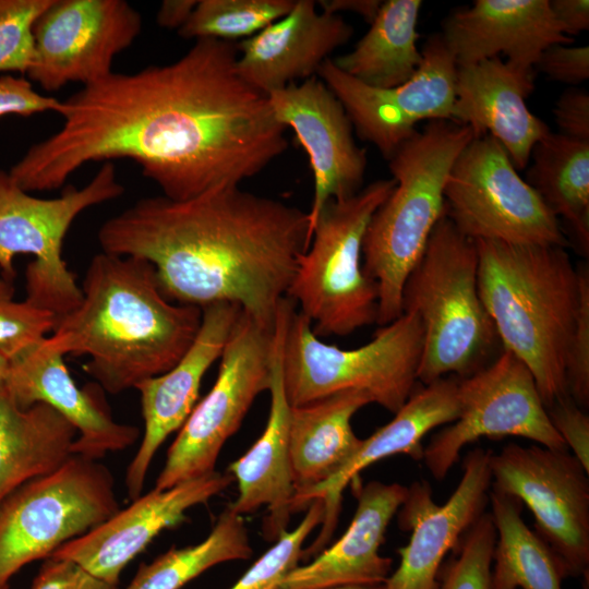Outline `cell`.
<instances>
[{
  "label": "cell",
  "mask_w": 589,
  "mask_h": 589,
  "mask_svg": "<svg viewBox=\"0 0 589 589\" xmlns=\"http://www.w3.org/2000/svg\"><path fill=\"white\" fill-rule=\"evenodd\" d=\"M76 429L52 407H20L0 385V504L24 483L47 474L73 454Z\"/></svg>",
  "instance_id": "f1b7e54d"
},
{
  "label": "cell",
  "mask_w": 589,
  "mask_h": 589,
  "mask_svg": "<svg viewBox=\"0 0 589 589\" xmlns=\"http://www.w3.org/2000/svg\"><path fill=\"white\" fill-rule=\"evenodd\" d=\"M530 160L527 182L588 253L589 141L550 131L533 146Z\"/></svg>",
  "instance_id": "4dcf8cb0"
},
{
  "label": "cell",
  "mask_w": 589,
  "mask_h": 589,
  "mask_svg": "<svg viewBox=\"0 0 589 589\" xmlns=\"http://www.w3.org/2000/svg\"><path fill=\"white\" fill-rule=\"evenodd\" d=\"M533 68L551 80L578 85L589 77V46L552 45L541 52Z\"/></svg>",
  "instance_id": "60d3db41"
},
{
  "label": "cell",
  "mask_w": 589,
  "mask_h": 589,
  "mask_svg": "<svg viewBox=\"0 0 589 589\" xmlns=\"http://www.w3.org/2000/svg\"><path fill=\"white\" fill-rule=\"evenodd\" d=\"M421 0H387L369 31L345 55L332 58L346 74L373 87L389 88L410 80L423 57L417 46Z\"/></svg>",
  "instance_id": "f546056e"
},
{
  "label": "cell",
  "mask_w": 589,
  "mask_h": 589,
  "mask_svg": "<svg viewBox=\"0 0 589 589\" xmlns=\"http://www.w3.org/2000/svg\"><path fill=\"white\" fill-rule=\"evenodd\" d=\"M31 589H119L69 560L47 557Z\"/></svg>",
  "instance_id": "7bdbcfd3"
},
{
  "label": "cell",
  "mask_w": 589,
  "mask_h": 589,
  "mask_svg": "<svg viewBox=\"0 0 589 589\" xmlns=\"http://www.w3.org/2000/svg\"><path fill=\"white\" fill-rule=\"evenodd\" d=\"M321 11L339 14L340 12H353L362 16L369 24L374 20L382 4L380 0H320L316 2Z\"/></svg>",
  "instance_id": "7dc6e473"
},
{
  "label": "cell",
  "mask_w": 589,
  "mask_h": 589,
  "mask_svg": "<svg viewBox=\"0 0 589 589\" xmlns=\"http://www.w3.org/2000/svg\"><path fill=\"white\" fill-rule=\"evenodd\" d=\"M441 36L457 65L504 55L510 63L533 69L545 48L574 44L549 0H476L445 20Z\"/></svg>",
  "instance_id": "484cf974"
},
{
  "label": "cell",
  "mask_w": 589,
  "mask_h": 589,
  "mask_svg": "<svg viewBox=\"0 0 589 589\" xmlns=\"http://www.w3.org/2000/svg\"><path fill=\"white\" fill-rule=\"evenodd\" d=\"M460 540L458 554L446 565L436 589H492L496 530L491 513H482Z\"/></svg>",
  "instance_id": "d590c367"
},
{
  "label": "cell",
  "mask_w": 589,
  "mask_h": 589,
  "mask_svg": "<svg viewBox=\"0 0 589 589\" xmlns=\"http://www.w3.org/2000/svg\"><path fill=\"white\" fill-rule=\"evenodd\" d=\"M458 418L423 448L422 459L436 480L446 477L464 446L480 437L519 436L568 449L551 423L532 373L508 350L458 381Z\"/></svg>",
  "instance_id": "5bb4252c"
},
{
  "label": "cell",
  "mask_w": 589,
  "mask_h": 589,
  "mask_svg": "<svg viewBox=\"0 0 589 589\" xmlns=\"http://www.w3.org/2000/svg\"><path fill=\"white\" fill-rule=\"evenodd\" d=\"M580 301L566 369L569 397L581 409L589 405V273L579 267Z\"/></svg>",
  "instance_id": "f35d334b"
},
{
  "label": "cell",
  "mask_w": 589,
  "mask_h": 589,
  "mask_svg": "<svg viewBox=\"0 0 589 589\" xmlns=\"http://www.w3.org/2000/svg\"><path fill=\"white\" fill-rule=\"evenodd\" d=\"M458 381L443 377L413 390L393 420L362 440L356 455L333 478L292 501V512L308 508L315 498L325 504V516L315 541L303 550L302 557L314 556L325 549L337 525L342 492L357 481L362 470L397 454L413 459L423 457L422 438L432 429L454 422L459 416Z\"/></svg>",
  "instance_id": "603a6c76"
},
{
  "label": "cell",
  "mask_w": 589,
  "mask_h": 589,
  "mask_svg": "<svg viewBox=\"0 0 589 589\" xmlns=\"http://www.w3.org/2000/svg\"><path fill=\"white\" fill-rule=\"evenodd\" d=\"M474 131L450 120H433L387 159L396 184L372 216L362 245L365 274L378 289L381 326L402 314L405 281L444 215V189Z\"/></svg>",
  "instance_id": "5b68a950"
},
{
  "label": "cell",
  "mask_w": 589,
  "mask_h": 589,
  "mask_svg": "<svg viewBox=\"0 0 589 589\" xmlns=\"http://www.w3.org/2000/svg\"><path fill=\"white\" fill-rule=\"evenodd\" d=\"M395 184L393 178L376 180L347 199L329 200L320 212L287 292L317 337L347 336L376 323L378 289L363 269L362 245Z\"/></svg>",
  "instance_id": "52a82bcc"
},
{
  "label": "cell",
  "mask_w": 589,
  "mask_h": 589,
  "mask_svg": "<svg viewBox=\"0 0 589 589\" xmlns=\"http://www.w3.org/2000/svg\"><path fill=\"white\" fill-rule=\"evenodd\" d=\"M424 330L419 316L404 312L356 349H340L321 340L310 320L292 312L283 346V383L292 407L332 394L357 389L396 413L418 382Z\"/></svg>",
  "instance_id": "ba28073f"
},
{
  "label": "cell",
  "mask_w": 589,
  "mask_h": 589,
  "mask_svg": "<svg viewBox=\"0 0 589 589\" xmlns=\"http://www.w3.org/2000/svg\"><path fill=\"white\" fill-rule=\"evenodd\" d=\"M356 488L357 508L345 533L309 564L291 569L279 589L385 584L393 561L382 556L378 550L392 518L406 500L408 488L380 481Z\"/></svg>",
  "instance_id": "4316f807"
},
{
  "label": "cell",
  "mask_w": 589,
  "mask_h": 589,
  "mask_svg": "<svg viewBox=\"0 0 589 589\" xmlns=\"http://www.w3.org/2000/svg\"><path fill=\"white\" fill-rule=\"evenodd\" d=\"M478 261L476 241L444 212L402 289V313L417 314L424 330L417 372L424 385L470 376L498 338L479 293Z\"/></svg>",
  "instance_id": "8992f818"
},
{
  "label": "cell",
  "mask_w": 589,
  "mask_h": 589,
  "mask_svg": "<svg viewBox=\"0 0 589 589\" xmlns=\"http://www.w3.org/2000/svg\"><path fill=\"white\" fill-rule=\"evenodd\" d=\"M9 368H10V361L0 354V385L3 384L7 377Z\"/></svg>",
  "instance_id": "c3c4849f"
},
{
  "label": "cell",
  "mask_w": 589,
  "mask_h": 589,
  "mask_svg": "<svg viewBox=\"0 0 589 589\" xmlns=\"http://www.w3.org/2000/svg\"><path fill=\"white\" fill-rule=\"evenodd\" d=\"M491 490L526 504L537 533L554 552L564 578L589 569L588 472L568 450L509 443L491 455Z\"/></svg>",
  "instance_id": "4fadbf2b"
},
{
  "label": "cell",
  "mask_w": 589,
  "mask_h": 589,
  "mask_svg": "<svg viewBox=\"0 0 589 589\" xmlns=\"http://www.w3.org/2000/svg\"><path fill=\"white\" fill-rule=\"evenodd\" d=\"M492 453L478 447L466 455L460 481L442 505L434 503L428 482L416 481L408 488L398 522L402 530H411V537L397 550L399 565L383 589L437 588L443 560L489 504Z\"/></svg>",
  "instance_id": "e0dca14e"
},
{
  "label": "cell",
  "mask_w": 589,
  "mask_h": 589,
  "mask_svg": "<svg viewBox=\"0 0 589 589\" xmlns=\"http://www.w3.org/2000/svg\"><path fill=\"white\" fill-rule=\"evenodd\" d=\"M422 63L413 76L395 87L369 86L340 71L332 58L317 76L337 97L358 135L388 159L423 120L453 121L457 63L441 34L422 48Z\"/></svg>",
  "instance_id": "9a60e30c"
},
{
  "label": "cell",
  "mask_w": 589,
  "mask_h": 589,
  "mask_svg": "<svg viewBox=\"0 0 589 589\" xmlns=\"http://www.w3.org/2000/svg\"><path fill=\"white\" fill-rule=\"evenodd\" d=\"M97 238L105 253L149 262L170 301L237 304L269 329L310 244L308 213L237 184L184 201L143 197Z\"/></svg>",
  "instance_id": "7a4b0ae2"
},
{
  "label": "cell",
  "mask_w": 589,
  "mask_h": 589,
  "mask_svg": "<svg viewBox=\"0 0 589 589\" xmlns=\"http://www.w3.org/2000/svg\"><path fill=\"white\" fill-rule=\"evenodd\" d=\"M352 34L340 14L318 10L314 0H296L285 16L237 44V70L249 85L268 95L316 76Z\"/></svg>",
  "instance_id": "cb8c5ba5"
},
{
  "label": "cell",
  "mask_w": 589,
  "mask_h": 589,
  "mask_svg": "<svg viewBox=\"0 0 589 589\" xmlns=\"http://www.w3.org/2000/svg\"><path fill=\"white\" fill-rule=\"evenodd\" d=\"M232 481L228 471H214L166 490L154 489L50 556L72 561L97 578L119 585L123 568L160 531L185 521L190 508L207 503Z\"/></svg>",
  "instance_id": "d6986e66"
},
{
  "label": "cell",
  "mask_w": 589,
  "mask_h": 589,
  "mask_svg": "<svg viewBox=\"0 0 589 589\" xmlns=\"http://www.w3.org/2000/svg\"><path fill=\"white\" fill-rule=\"evenodd\" d=\"M552 425L589 473V417L568 396L546 408Z\"/></svg>",
  "instance_id": "ab89813d"
},
{
  "label": "cell",
  "mask_w": 589,
  "mask_h": 589,
  "mask_svg": "<svg viewBox=\"0 0 589 589\" xmlns=\"http://www.w3.org/2000/svg\"><path fill=\"white\" fill-rule=\"evenodd\" d=\"M47 337L10 362L2 384L10 396L22 408L44 402L63 416L77 431L72 454L98 460L132 446L139 428L115 421L95 384L77 387Z\"/></svg>",
  "instance_id": "7402d4cb"
},
{
  "label": "cell",
  "mask_w": 589,
  "mask_h": 589,
  "mask_svg": "<svg viewBox=\"0 0 589 589\" xmlns=\"http://www.w3.org/2000/svg\"><path fill=\"white\" fill-rule=\"evenodd\" d=\"M142 32V16L124 0H52L33 26L31 82L47 92L83 86L112 71L118 53Z\"/></svg>",
  "instance_id": "2e32d148"
},
{
  "label": "cell",
  "mask_w": 589,
  "mask_h": 589,
  "mask_svg": "<svg viewBox=\"0 0 589 589\" xmlns=\"http://www.w3.org/2000/svg\"><path fill=\"white\" fill-rule=\"evenodd\" d=\"M326 589H383L382 586H338Z\"/></svg>",
  "instance_id": "681fc988"
},
{
  "label": "cell",
  "mask_w": 589,
  "mask_h": 589,
  "mask_svg": "<svg viewBox=\"0 0 589 589\" xmlns=\"http://www.w3.org/2000/svg\"><path fill=\"white\" fill-rule=\"evenodd\" d=\"M489 503L496 530L492 589H562L560 563L548 543L524 521L521 502L490 490Z\"/></svg>",
  "instance_id": "1f68e13d"
},
{
  "label": "cell",
  "mask_w": 589,
  "mask_h": 589,
  "mask_svg": "<svg viewBox=\"0 0 589 589\" xmlns=\"http://www.w3.org/2000/svg\"><path fill=\"white\" fill-rule=\"evenodd\" d=\"M81 290V303L57 318L47 341L62 356H88L83 370L110 394L170 370L201 326L202 309L170 301L154 266L139 257L101 251Z\"/></svg>",
  "instance_id": "3957f363"
},
{
  "label": "cell",
  "mask_w": 589,
  "mask_h": 589,
  "mask_svg": "<svg viewBox=\"0 0 589 589\" xmlns=\"http://www.w3.org/2000/svg\"><path fill=\"white\" fill-rule=\"evenodd\" d=\"M550 8L563 26L565 34L573 38L589 28L588 0H551Z\"/></svg>",
  "instance_id": "f6af8a7d"
},
{
  "label": "cell",
  "mask_w": 589,
  "mask_h": 589,
  "mask_svg": "<svg viewBox=\"0 0 589 589\" xmlns=\"http://www.w3.org/2000/svg\"><path fill=\"white\" fill-rule=\"evenodd\" d=\"M238 55L233 41L201 38L171 63L83 86L61 100L60 129L9 175L26 192L52 191L88 163L127 158L175 201L240 185L289 143L267 95L240 76Z\"/></svg>",
  "instance_id": "6da1fadb"
},
{
  "label": "cell",
  "mask_w": 589,
  "mask_h": 589,
  "mask_svg": "<svg viewBox=\"0 0 589 589\" xmlns=\"http://www.w3.org/2000/svg\"><path fill=\"white\" fill-rule=\"evenodd\" d=\"M277 121L291 128L305 149L314 179L309 239L325 203L361 190L365 151L353 139L352 123L342 105L316 75L267 95Z\"/></svg>",
  "instance_id": "ac0fdd59"
},
{
  "label": "cell",
  "mask_w": 589,
  "mask_h": 589,
  "mask_svg": "<svg viewBox=\"0 0 589 589\" xmlns=\"http://www.w3.org/2000/svg\"><path fill=\"white\" fill-rule=\"evenodd\" d=\"M357 389L341 390L306 405L292 407L289 422V455L294 497L338 473L362 444L351 419L371 404Z\"/></svg>",
  "instance_id": "83f0119b"
},
{
  "label": "cell",
  "mask_w": 589,
  "mask_h": 589,
  "mask_svg": "<svg viewBox=\"0 0 589 589\" xmlns=\"http://www.w3.org/2000/svg\"><path fill=\"white\" fill-rule=\"evenodd\" d=\"M273 330L240 312L219 358L217 378L168 448L154 489L166 490L216 471L223 446L255 398L269 388Z\"/></svg>",
  "instance_id": "7c38bea8"
},
{
  "label": "cell",
  "mask_w": 589,
  "mask_h": 589,
  "mask_svg": "<svg viewBox=\"0 0 589 589\" xmlns=\"http://www.w3.org/2000/svg\"><path fill=\"white\" fill-rule=\"evenodd\" d=\"M0 589H9V588H8V586H7V587H2V588H0Z\"/></svg>",
  "instance_id": "f907efd6"
},
{
  "label": "cell",
  "mask_w": 589,
  "mask_h": 589,
  "mask_svg": "<svg viewBox=\"0 0 589 589\" xmlns=\"http://www.w3.org/2000/svg\"><path fill=\"white\" fill-rule=\"evenodd\" d=\"M199 0H164L156 14L157 24L179 31L189 20Z\"/></svg>",
  "instance_id": "bcb514c9"
},
{
  "label": "cell",
  "mask_w": 589,
  "mask_h": 589,
  "mask_svg": "<svg viewBox=\"0 0 589 589\" xmlns=\"http://www.w3.org/2000/svg\"><path fill=\"white\" fill-rule=\"evenodd\" d=\"M294 303L284 298L277 309L271 365V406L261 436L248 452L231 462L228 472L238 484V496L228 507L243 516L265 506L263 536L276 541L287 531L292 512L294 486L289 455L291 405L283 383V346Z\"/></svg>",
  "instance_id": "44dd1931"
},
{
  "label": "cell",
  "mask_w": 589,
  "mask_h": 589,
  "mask_svg": "<svg viewBox=\"0 0 589 589\" xmlns=\"http://www.w3.org/2000/svg\"><path fill=\"white\" fill-rule=\"evenodd\" d=\"M52 0H0V72L26 74L34 58L33 26Z\"/></svg>",
  "instance_id": "74e56055"
},
{
  "label": "cell",
  "mask_w": 589,
  "mask_h": 589,
  "mask_svg": "<svg viewBox=\"0 0 589 589\" xmlns=\"http://www.w3.org/2000/svg\"><path fill=\"white\" fill-rule=\"evenodd\" d=\"M296 0H199L178 34L185 39L249 38L285 16Z\"/></svg>",
  "instance_id": "836d02e7"
},
{
  "label": "cell",
  "mask_w": 589,
  "mask_h": 589,
  "mask_svg": "<svg viewBox=\"0 0 589 589\" xmlns=\"http://www.w3.org/2000/svg\"><path fill=\"white\" fill-rule=\"evenodd\" d=\"M61 100L38 93L24 76L0 75V118L5 115L28 117L45 111L59 113Z\"/></svg>",
  "instance_id": "b9f144b4"
},
{
  "label": "cell",
  "mask_w": 589,
  "mask_h": 589,
  "mask_svg": "<svg viewBox=\"0 0 589 589\" xmlns=\"http://www.w3.org/2000/svg\"><path fill=\"white\" fill-rule=\"evenodd\" d=\"M561 133L572 139L589 141V94L585 89H566L553 109Z\"/></svg>",
  "instance_id": "ee69618b"
},
{
  "label": "cell",
  "mask_w": 589,
  "mask_h": 589,
  "mask_svg": "<svg viewBox=\"0 0 589 589\" xmlns=\"http://www.w3.org/2000/svg\"><path fill=\"white\" fill-rule=\"evenodd\" d=\"M253 550L243 516L228 506L202 542L171 548L142 564L125 589H180L205 570L225 562L249 560Z\"/></svg>",
  "instance_id": "d6a6232c"
},
{
  "label": "cell",
  "mask_w": 589,
  "mask_h": 589,
  "mask_svg": "<svg viewBox=\"0 0 589 589\" xmlns=\"http://www.w3.org/2000/svg\"><path fill=\"white\" fill-rule=\"evenodd\" d=\"M237 304L218 302L202 308L199 333L183 357L167 372L140 382L144 435L125 473L129 498L141 496L149 465L159 446L180 430L199 398L203 376L221 356L241 312Z\"/></svg>",
  "instance_id": "ffe728a7"
},
{
  "label": "cell",
  "mask_w": 589,
  "mask_h": 589,
  "mask_svg": "<svg viewBox=\"0 0 589 589\" xmlns=\"http://www.w3.org/2000/svg\"><path fill=\"white\" fill-rule=\"evenodd\" d=\"M124 190L111 161L103 163L83 188L68 185L53 199L31 195L0 168V276L14 281V257L29 254L34 260L25 271V300L57 318L73 311L82 290L62 256L67 232L83 211L118 199Z\"/></svg>",
  "instance_id": "9c48e42d"
},
{
  "label": "cell",
  "mask_w": 589,
  "mask_h": 589,
  "mask_svg": "<svg viewBox=\"0 0 589 589\" xmlns=\"http://www.w3.org/2000/svg\"><path fill=\"white\" fill-rule=\"evenodd\" d=\"M532 70L501 57L457 65L453 121L469 125L477 137L498 141L517 170L527 167L533 146L551 131L526 104Z\"/></svg>",
  "instance_id": "d4e9b609"
},
{
  "label": "cell",
  "mask_w": 589,
  "mask_h": 589,
  "mask_svg": "<svg viewBox=\"0 0 589 589\" xmlns=\"http://www.w3.org/2000/svg\"><path fill=\"white\" fill-rule=\"evenodd\" d=\"M120 509L110 470L81 455L24 483L0 504V588Z\"/></svg>",
  "instance_id": "30bf717a"
},
{
  "label": "cell",
  "mask_w": 589,
  "mask_h": 589,
  "mask_svg": "<svg viewBox=\"0 0 589 589\" xmlns=\"http://www.w3.org/2000/svg\"><path fill=\"white\" fill-rule=\"evenodd\" d=\"M324 516V501L313 500L300 524L293 530L284 532L230 589H279L283 578L298 566L303 543L322 525Z\"/></svg>",
  "instance_id": "e575fe53"
},
{
  "label": "cell",
  "mask_w": 589,
  "mask_h": 589,
  "mask_svg": "<svg viewBox=\"0 0 589 589\" xmlns=\"http://www.w3.org/2000/svg\"><path fill=\"white\" fill-rule=\"evenodd\" d=\"M57 316L14 299V281L0 276V354L10 362L49 336Z\"/></svg>",
  "instance_id": "8d00e7d4"
},
{
  "label": "cell",
  "mask_w": 589,
  "mask_h": 589,
  "mask_svg": "<svg viewBox=\"0 0 589 589\" xmlns=\"http://www.w3.org/2000/svg\"><path fill=\"white\" fill-rule=\"evenodd\" d=\"M478 287L504 350L532 373L545 408L568 397L580 274L565 247L477 240Z\"/></svg>",
  "instance_id": "277c9868"
},
{
  "label": "cell",
  "mask_w": 589,
  "mask_h": 589,
  "mask_svg": "<svg viewBox=\"0 0 589 589\" xmlns=\"http://www.w3.org/2000/svg\"><path fill=\"white\" fill-rule=\"evenodd\" d=\"M444 201L445 215L474 241L565 248L568 243L558 218L490 135L474 137L459 154Z\"/></svg>",
  "instance_id": "8fae6325"
}]
</instances>
